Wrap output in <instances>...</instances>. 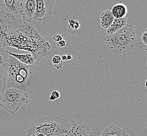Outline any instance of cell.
I'll use <instances>...</instances> for the list:
<instances>
[{
	"instance_id": "obj_1",
	"label": "cell",
	"mask_w": 147,
	"mask_h": 136,
	"mask_svg": "<svg viewBox=\"0 0 147 136\" xmlns=\"http://www.w3.org/2000/svg\"><path fill=\"white\" fill-rule=\"evenodd\" d=\"M0 42L3 47L28 51L40 61L50 53L51 45L30 23L2 10L0 12Z\"/></svg>"
},
{
	"instance_id": "obj_2",
	"label": "cell",
	"mask_w": 147,
	"mask_h": 136,
	"mask_svg": "<svg viewBox=\"0 0 147 136\" xmlns=\"http://www.w3.org/2000/svg\"><path fill=\"white\" fill-rule=\"evenodd\" d=\"M74 121L63 114L42 117L30 125L27 136H65L72 127Z\"/></svg>"
},
{
	"instance_id": "obj_3",
	"label": "cell",
	"mask_w": 147,
	"mask_h": 136,
	"mask_svg": "<svg viewBox=\"0 0 147 136\" xmlns=\"http://www.w3.org/2000/svg\"><path fill=\"white\" fill-rule=\"evenodd\" d=\"M3 80V91L9 88L26 91L30 84V65L24 64L9 55V67Z\"/></svg>"
},
{
	"instance_id": "obj_4",
	"label": "cell",
	"mask_w": 147,
	"mask_h": 136,
	"mask_svg": "<svg viewBox=\"0 0 147 136\" xmlns=\"http://www.w3.org/2000/svg\"><path fill=\"white\" fill-rule=\"evenodd\" d=\"M136 41L135 30L132 24H127L116 33L106 36L105 38L109 50L117 55L131 50Z\"/></svg>"
},
{
	"instance_id": "obj_5",
	"label": "cell",
	"mask_w": 147,
	"mask_h": 136,
	"mask_svg": "<svg viewBox=\"0 0 147 136\" xmlns=\"http://www.w3.org/2000/svg\"><path fill=\"white\" fill-rule=\"evenodd\" d=\"M28 98L26 91L15 88L7 89L0 95V107L14 115L21 107L28 103Z\"/></svg>"
},
{
	"instance_id": "obj_6",
	"label": "cell",
	"mask_w": 147,
	"mask_h": 136,
	"mask_svg": "<svg viewBox=\"0 0 147 136\" xmlns=\"http://www.w3.org/2000/svg\"><path fill=\"white\" fill-rule=\"evenodd\" d=\"M55 2V1L36 0L34 20L37 22H42L50 18Z\"/></svg>"
},
{
	"instance_id": "obj_7",
	"label": "cell",
	"mask_w": 147,
	"mask_h": 136,
	"mask_svg": "<svg viewBox=\"0 0 147 136\" xmlns=\"http://www.w3.org/2000/svg\"><path fill=\"white\" fill-rule=\"evenodd\" d=\"M35 0H22L19 12L21 13L23 20L30 23L34 20L35 13Z\"/></svg>"
},
{
	"instance_id": "obj_8",
	"label": "cell",
	"mask_w": 147,
	"mask_h": 136,
	"mask_svg": "<svg viewBox=\"0 0 147 136\" xmlns=\"http://www.w3.org/2000/svg\"><path fill=\"white\" fill-rule=\"evenodd\" d=\"M65 136H92L91 130L81 121H74L72 127Z\"/></svg>"
},
{
	"instance_id": "obj_9",
	"label": "cell",
	"mask_w": 147,
	"mask_h": 136,
	"mask_svg": "<svg viewBox=\"0 0 147 136\" xmlns=\"http://www.w3.org/2000/svg\"><path fill=\"white\" fill-rule=\"evenodd\" d=\"M22 1L19 0H2L0 1L1 10L10 15H14L19 13Z\"/></svg>"
},
{
	"instance_id": "obj_10",
	"label": "cell",
	"mask_w": 147,
	"mask_h": 136,
	"mask_svg": "<svg viewBox=\"0 0 147 136\" xmlns=\"http://www.w3.org/2000/svg\"><path fill=\"white\" fill-rule=\"evenodd\" d=\"M9 55L7 50L0 47V78L3 79L6 74L9 63Z\"/></svg>"
},
{
	"instance_id": "obj_11",
	"label": "cell",
	"mask_w": 147,
	"mask_h": 136,
	"mask_svg": "<svg viewBox=\"0 0 147 136\" xmlns=\"http://www.w3.org/2000/svg\"><path fill=\"white\" fill-rule=\"evenodd\" d=\"M7 53L9 55L14 57L16 59H18V61L26 65H32L35 62L36 59L35 57L30 53L24 54H18L11 53L8 50Z\"/></svg>"
},
{
	"instance_id": "obj_12",
	"label": "cell",
	"mask_w": 147,
	"mask_h": 136,
	"mask_svg": "<svg viewBox=\"0 0 147 136\" xmlns=\"http://www.w3.org/2000/svg\"><path fill=\"white\" fill-rule=\"evenodd\" d=\"M127 23V20L125 18H115L112 25L106 30L107 35H112L121 30L125 26Z\"/></svg>"
},
{
	"instance_id": "obj_13",
	"label": "cell",
	"mask_w": 147,
	"mask_h": 136,
	"mask_svg": "<svg viewBox=\"0 0 147 136\" xmlns=\"http://www.w3.org/2000/svg\"><path fill=\"white\" fill-rule=\"evenodd\" d=\"M101 136H129L126 131L115 125L106 128Z\"/></svg>"
},
{
	"instance_id": "obj_14",
	"label": "cell",
	"mask_w": 147,
	"mask_h": 136,
	"mask_svg": "<svg viewBox=\"0 0 147 136\" xmlns=\"http://www.w3.org/2000/svg\"><path fill=\"white\" fill-rule=\"evenodd\" d=\"M115 18L111 10L106 9L103 11L100 16V24L103 29L106 30L112 25Z\"/></svg>"
},
{
	"instance_id": "obj_15",
	"label": "cell",
	"mask_w": 147,
	"mask_h": 136,
	"mask_svg": "<svg viewBox=\"0 0 147 136\" xmlns=\"http://www.w3.org/2000/svg\"><path fill=\"white\" fill-rule=\"evenodd\" d=\"M111 12L115 18H123L127 15V8L124 4L118 3L113 7Z\"/></svg>"
},
{
	"instance_id": "obj_16",
	"label": "cell",
	"mask_w": 147,
	"mask_h": 136,
	"mask_svg": "<svg viewBox=\"0 0 147 136\" xmlns=\"http://www.w3.org/2000/svg\"><path fill=\"white\" fill-rule=\"evenodd\" d=\"M81 25L79 21L74 18H69L68 21V33L72 35H76L80 28Z\"/></svg>"
},
{
	"instance_id": "obj_17",
	"label": "cell",
	"mask_w": 147,
	"mask_h": 136,
	"mask_svg": "<svg viewBox=\"0 0 147 136\" xmlns=\"http://www.w3.org/2000/svg\"><path fill=\"white\" fill-rule=\"evenodd\" d=\"M52 62L53 66L56 68L57 70H60L62 69V65L63 63L61 59V56L59 55H55L52 58Z\"/></svg>"
},
{
	"instance_id": "obj_18",
	"label": "cell",
	"mask_w": 147,
	"mask_h": 136,
	"mask_svg": "<svg viewBox=\"0 0 147 136\" xmlns=\"http://www.w3.org/2000/svg\"><path fill=\"white\" fill-rule=\"evenodd\" d=\"M60 97V94L59 91L55 90L51 92V94L49 98V100L51 101H56V100L58 99Z\"/></svg>"
},
{
	"instance_id": "obj_19",
	"label": "cell",
	"mask_w": 147,
	"mask_h": 136,
	"mask_svg": "<svg viewBox=\"0 0 147 136\" xmlns=\"http://www.w3.org/2000/svg\"><path fill=\"white\" fill-rule=\"evenodd\" d=\"M53 41L57 42H60L61 40H62L63 39V36L60 35L59 34H56L55 35H53Z\"/></svg>"
},
{
	"instance_id": "obj_20",
	"label": "cell",
	"mask_w": 147,
	"mask_h": 136,
	"mask_svg": "<svg viewBox=\"0 0 147 136\" xmlns=\"http://www.w3.org/2000/svg\"><path fill=\"white\" fill-rule=\"evenodd\" d=\"M56 46L57 47L60 48L65 47L66 46V42L64 39H62V40L56 42Z\"/></svg>"
},
{
	"instance_id": "obj_21",
	"label": "cell",
	"mask_w": 147,
	"mask_h": 136,
	"mask_svg": "<svg viewBox=\"0 0 147 136\" xmlns=\"http://www.w3.org/2000/svg\"><path fill=\"white\" fill-rule=\"evenodd\" d=\"M141 40L146 45H147V32H145L141 36Z\"/></svg>"
},
{
	"instance_id": "obj_22",
	"label": "cell",
	"mask_w": 147,
	"mask_h": 136,
	"mask_svg": "<svg viewBox=\"0 0 147 136\" xmlns=\"http://www.w3.org/2000/svg\"><path fill=\"white\" fill-rule=\"evenodd\" d=\"M3 80L0 78V95L2 92H3Z\"/></svg>"
},
{
	"instance_id": "obj_23",
	"label": "cell",
	"mask_w": 147,
	"mask_h": 136,
	"mask_svg": "<svg viewBox=\"0 0 147 136\" xmlns=\"http://www.w3.org/2000/svg\"><path fill=\"white\" fill-rule=\"evenodd\" d=\"M61 59L62 61H67V55H63L61 56Z\"/></svg>"
},
{
	"instance_id": "obj_24",
	"label": "cell",
	"mask_w": 147,
	"mask_h": 136,
	"mask_svg": "<svg viewBox=\"0 0 147 136\" xmlns=\"http://www.w3.org/2000/svg\"><path fill=\"white\" fill-rule=\"evenodd\" d=\"M67 60H72L73 59V57L72 56V55L70 54H68L67 55Z\"/></svg>"
},
{
	"instance_id": "obj_25",
	"label": "cell",
	"mask_w": 147,
	"mask_h": 136,
	"mask_svg": "<svg viewBox=\"0 0 147 136\" xmlns=\"http://www.w3.org/2000/svg\"><path fill=\"white\" fill-rule=\"evenodd\" d=\"M145 86L147 88V79L146 81V82H145Z\"/></svg>"
},
{
	"instance_id": "obj_26",
	"label": "cell",
	"mask_w": 147,
	"mask_h": 136,
	"mask_svg": "<svg viewBox=\"0 0 147 136\" xmlns=\"http://www.w3.org/2000/svg\"><path fill=\"white\" fill-rule=\"evenodd\" d=\"M146 53H147V48H146Z\"/></svg>"
},
{
	"instance_id": "obj_27",
	"label": "cell",
	"mask_w": 147,
	"mask_h": 136,
	"mask_svg": "<svg viewBox=\"0 0 147 136\" xmlns=\"http://www.w3.org/2000/svg\"><path fill=\"white\" fill-rule=\"evenodd\" d=\"M146 32H147V27L146 28Z\"/></svg>"
},
{
	"instance_id": "obj_28",
	"label": "cell",
	"mask_w": 147,
	"mask_h": 136,
	"mask_svg": "<svg viewBox=\"0 0 147 136\" xmlns=\"http://www.w3.org/2000/svg\"><path fill=\"white\" fill-rule=\"evenodd\" d=\"M146 65H147V61H146Z\"/></svg>"
},
{
	"instance_id": "obj_29",
	"label": "cell",
	"mask_w": 147,
	"mask_h": 136,
	"mask_svg": "<svg viewBox=\"0 0 147 136\" xmlns=\"http://www.w3.org/2000/svg\"><path fill=\"white\" fill-rule=\"evenodd\" d=\"M25 136H26V135H25Z\"/></svg>"
}]
</instances>
